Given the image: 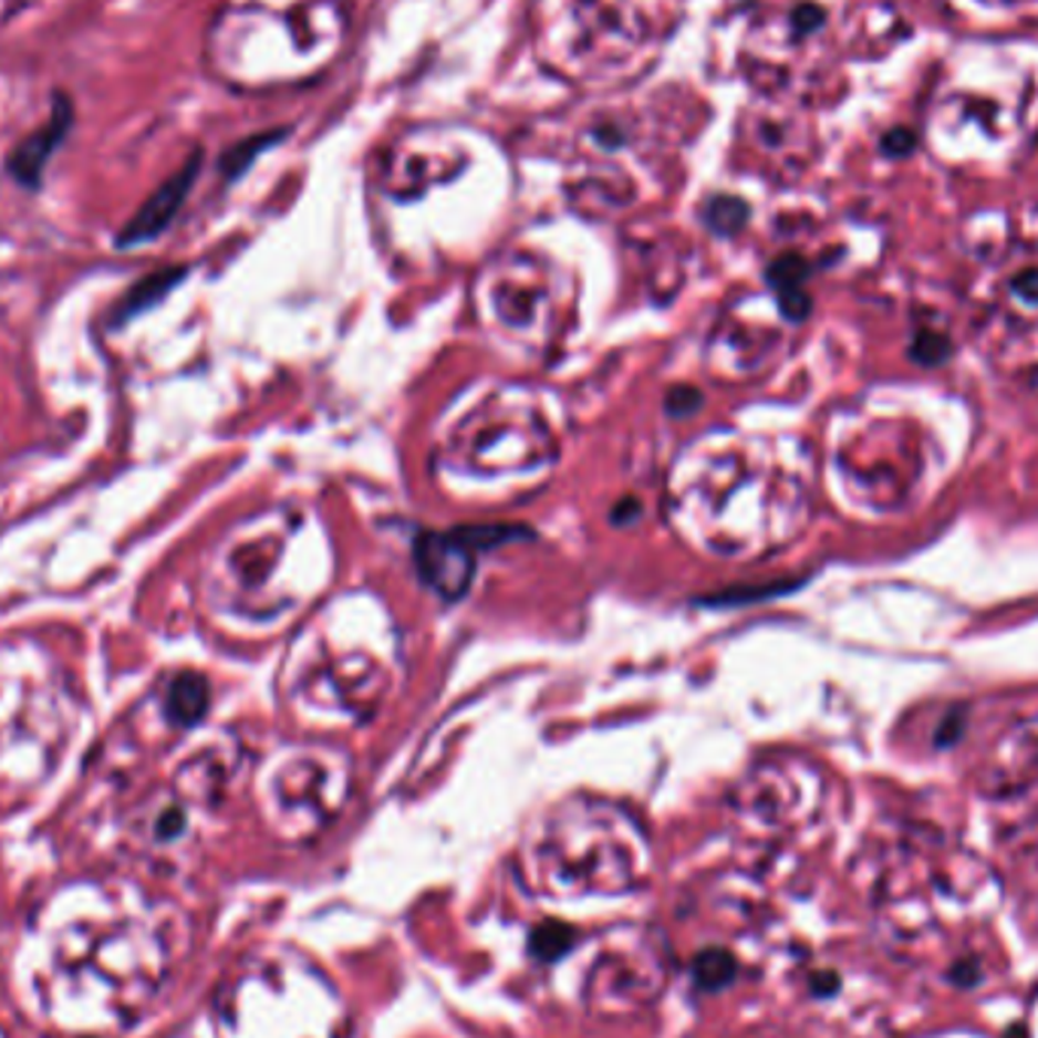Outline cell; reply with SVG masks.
<instances>
[{"label":"cell","mask_w":1038,"mask_h":1038,"mask_svg":"<svg viewBox=\"0 0 1038 1038\" xmlns=\"http://www.w3.org/2000/svg\"><path fill=\"white\" fill-rule=\"evenodd\" d=\"M73 128V101L64 92L52 95V106H49L46 125H40L31 131L10 155H7V174H10L19 186L37 191L46 174V165L52 162V155L59 153L61 143L68 137V131Z\"/></svg>","instance_id":"3957f363"},{"label":"cell","mask_w":1038,"mask_h":1038,"mask_svg":"<svg viewBox=\"0 0 1038 1038\" xmlns=\"http://www.w3.org/2000/svg\"><path fill=\"white\" fill-rule=\"evenodd\" d=\"M204 165V153L201 149H195L189 155V162L179 167L174 177H167L158 189L141 204V210L131 216L125 228L116 235V247L118 249H131V247H141V243H149L155 237H162L170 228V222L177 219V212L183 210V204L189 198L191 186H195V179L201 174Z\"/></svg>","instance_id":"6da1fadb"},{"label":"cell","mask_w":1038,"mask_h":1038,"mask_svg":"<svg viewBox=\"0 0 1038 1038\" xmlns=\"http://www.w3.org/2000/svg\"><path fill=\"white\" fill-rule=\"evenodd\" d=\"M416 565L423 580L444 599H461L474 580V543L468 531L425 534L416 543Z\"/></svg>","instance_id":"7a4b0ae2"},{"label":"cell","mask_w":1038,"mask_h":1038,"mask_svg":"<svg viewBox=\"0 0 1038 1038\" xmlns=\"http://www.w3.org/2000/svg\"><path fill=\"white\" fill-rule=\"evenodd\" d=\"M186 273L189 268H162V271L149 273V277H143L137 283L131 286L125 295L118 298L116 304V316H113V325H125L134 316H141L146 310L158 308L162 301H165L174 289H177L183 280H186Z\"/></svg>","instance_id":"277c9868"},{"label":"cell","mask_w":1038,"mask_h":1038,"mask_svg":"<svg viewBox=\"0 0 1038 1038\" xmlns=\"http://www.w3.org/2000/svg\"><path fill=\"white\" fill-rule=\"evenodd\" d=\"M768 280H771V286L778 289L780 308H783L787 316L802 319L805 313H808V295L802 292V283H805L802 259L787 256V259L775 261V264H771V271H768Z\"/></svg>","instance_id":"8992f818"},{"label":"cell","mask_w":1038,"mask_h":1038,"mask_svg":"<svg viewBox=\"0 0 1038 1038\" xmlns=\"http://www.w3.org/2000/svg\"><path fill=\"white\" fill-rule=\"evenodd\" d=\"M286 137V131H264V134H256V137H247V141L235 143L228 153H222L219 158V170H222V177L237 179L247 174L252 162L259 158L264 149H271L273 143H280Z\"/></svg>","instance_id":"52a82bcc"},{"label":"cell","mask_w":1038,"mask_h":1038,"mask_svg":"<svg viewBox=\"0 0 1038 1038\" xmlns=\"http://www.w3.org/2000/svg\"><path fill=\"white\" fill-rule=\"evenodd\" d=\"M210 686L201 674L183 672L167 686V717L177 726H195L207 714Z\"/></svg>","instance_id":"5b68a950"},{"label":"cell","mask_w":1038,"mask_h":1038,"mask_svg":"<svg viewBox=\"0 0 1038 1038\" xmlns=\"http://www.w3.org/2000/svg\"><path fill=\"white\" fill-rule=\"evenodd\" d=\"M705 222L717 231V235H735L741 231L747 222V204L741 198H731V195H717L714 201L705 207Z\"/></svg>","instance_id":"ba28073f"},{"label":"cell","mask_w":1038,"mask_h":1038,"mask_svg":"<svg viewBox=\"0 0 1038 1038\" xmlns=\"http://www.w3.org/2000/svg\"><path fill=\"white\" fill-rule=\"evenodd\" d=\"M668 404H672V414L684 416L689 414V411H696L698 404H702V395H698L696 390H674Z\"/></svg>","instance_id":"9c48e42d"},{"label":"cell","mask_w":1038,"mask_h":1038,"mask_svg":"<svg viewBox=\"0 0 1038 1038\" xmlns=\"http://www.w3.org/2000/svg\"><path fill=\"white\" fill-rule=\"evenodd\" d=\"M183 829V817L177 811H170V814L162 817V823H158V835L162 838H174Z\"/></svg>","instance_id":"30bf717a"}]
</instances>
